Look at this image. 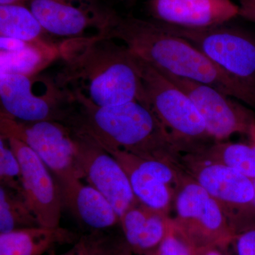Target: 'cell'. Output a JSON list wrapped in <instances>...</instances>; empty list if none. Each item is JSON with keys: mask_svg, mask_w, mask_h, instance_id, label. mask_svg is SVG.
Listing matches in <instances>:
<instances>
[{"mask_svg": "<svg viewBox=\"0 0 255 255\" xmlns=\"http://www.w3.org/2000/svg\"><path fill=\"white\" fill-rule=\"evenodd\" d=\"M62 67L54 77L70 94L99 107L146 103L135 55L124 44L104 36L60 41Z\"/></svg>", "mask_w": 255, "mask_h": 255, "instance_id": "cell-1", "label": "cell"}, {"mask_svg": "<svg viewBox=\"0 0 255 255\" xmlns=\"http://www.w3.org/2000/svg\"><path fill=\"white\" fill-rule=\"evenodd\" d=\"M104 37L122 42L161 73L205 84L255 108V84L233 76L182 37L154 20L116 14Z\"/></svg>", "mask_w": 255, "mask_h": 255, "instance_id": "cell-2", "label": "cell"}, {"mask_svg": "<svg viewBox=\"0 0 255 255\" xmlns=\"http://www.w3.org/2000/svg\"><path fill=\"white\" fill-rule=\"evenodd\" d=\"M65 124L85 132L105 150L176 164L180 151L148 105L139 101L99 107L78 94Z\"/></svg>", "mask_w": 255, "mask_h": 255, "instance_id": "cell-3", "label": "cell"}, {"mask_svg": "<svg viewBox=\"0 0 255 255\" xmlns=\"http://www.w3.org/2000/svg\"><path fill=\"white\" fill-rule=\"evenodd\" d=\"M135 57L146 103L179 151L187 153L214 142L189 96L158 70Z\"/></svg>", "mask_w": 255, "mask_h": 255, "instance_id": "cell-4", "label": "cell"}, {"mask_svg": "<svg viewBox=\"0 0 255 255\" xmlns=\"http://www.w3.org/2000/svg\"><path fill=\"white\" fill-rule=\"evenodd\" d=\"M173 204L172 224L196 251L225 247L234 241L236 233L217 201L186 172Z\"/></svg>", "mask_w": 255, "mask_h": 255, "instance_id": "cell-5", "label": "cell"}, {"mask_svg": "<svg viewBox=\"0 0 255 255\" xmlns=\"http://www.w3.org/2000/svg\"><path fill=\"white\" fill-rule=\"evenodd\" d=\"M1 112L23 122L55 121L65 123L73 97L54 78L15 73L0 75Z\"/></svg>", "mask_w": 255, "mask_h": 255, "instance_id": "cell-6", "label": "cell"}, {"mask_svg": "<svg viewBox=\"0 0 255 255\" xmlns=\"http://www.w3.org/2000/svg\"><path fill=\"white\" fill-rule=\"evenodd\" d=\"M183 158L185 172L217 201L236 236L255 227L253 180L224 164L189 153Z\"/></svg>", "mask_w": 255, "mask_h": 255, "instance_id": "cell-7", "label": "cell"}, {"mask_svg": "<svg viewBox=\"0 0 255 255\" xmlns=\"http://www.w3.org/2000/svg\"><path fill=\"white\" fill-rule=\"evenodd\" d=\"M0 133V137H14L28 146L46 164L58 185L81 179L73 132L66 124L55 121L23 122L1 112Z\"/></svg>", "mask_w": 255, "mask_h": 255, "instance_id": "cell-8", "label": "cell"}, {"mask_svg": "<svg viewBox=\"0 0 255 255\" xmlns=\"http://www.w3.org/2000/svg\"><path fill=\"white\" fill-rule=\"evenodd\" d=\"M156 22L164 31L190 42L228 73L255 84V41L241 30L226 23L189 28Z\"/></svg>", "mask_w": 255, "mask_h": 255, "instance_id": "cell-9", "label": "cell"}, {"mask_svg": "<svg viewBox=\"0 0 255 255\" xmlns=\"http://www.w3.org/2000/svg\"><path fill=\"white\" fill-rule=\"evenodd\" d=\"M26 5L50 36L64 40L103 36L117 14L99 0H29Z\"/></svg>", "mask_w": 255, "mask_h": 255, "instance_id": "cell-10", "label": "cell"}, {"mask_svg": "<svg viewBox=\"0 0 255 255\" xmlns=\"http://www.w3.org/2000/svg\"><path fill=\"white\" fill-rule=\"evenodd\" d=\"M71 130L80 177L86 179L90 185L105 196L120 218L126 210L138 200L127 173L118 161L95 139L85 132Z\"/></svg>", "mask_w": 255, "mask_h": 255, "instance_id": "cell-11", "label": "cell"}, {"mask_svg": "<svg viewBox=\"0 0 255 255\" xmlns=\"http://www.w3.org/2000/svg\"><path fill=\"white\" fill-rule=\"evenodd\" d=\"M161 73L189 96L214 141H223L236 133L251 135L254 114L232 97L205 84Z\"/></svg>", "mask_w": 255, "mask_h": 255, "instance_id": "cell-12", "label": "cell"}, {"mask_svg": "<svg viewBox=\"0 0 255 255\" xmlns=\"http://www.w3.org/2000/svg\"><path fill=\"white\" fill-rule=\"evenodd\" d=\"M5 140L19 162L23 196L40 226L59 227L64 208L55 177L43 160L26 144L14 137Z\"/></svg>", "mask_w": 255, "mask_h": 255, "instance_id": "cell-13", "label": "cell"}, {"mask_svg": "<svg viewBox=\"0 0 255 255\" xmlns=\"http://www.w3.org/2000/svg\"><path fill=\"white\" fill-rule=\"evenodd\" d=\"M146 9L154 21L189 28L226 24L239 14L233 0H147Z\"/></svg>", "mask_w": 255, "mask_h": 255, "instance_id": "cell-14", "label": "cell"}, {"mask_svg": "<svg viewBox=\"0 0 255 255\" xmlns=\"http://www.w3.org/2000/svg\"><path fill=\"white\" fill-rule=\"evenodd\" d=\"M63 208L92 231H105L120 223V218L103 194L75 178L59 184Z\"/></svg>", "mask_w": 255, "mask_h": 255, "instance_id": "cell-15", "label": "cell"}, {"mask_svg": "<svg viewBox=\"0 0 255 255\" xmlns=\"http://www.w3.org/2000/svg\"><path fill=\"white\" fill-rule=\"evenodd\" d=\"M168 215L151 209L137 200L120 217L124 240L133 254H153L168 233Z\"/></svg>", "mask_w": 255, "mask_h": 255, "instance_id": "cell-16", "label": "cell"}, {"mask_svg": "<svg viewBox=\"0 0 255 255\" xmlns=\"http://www.w3.org/2000/svg\"><path fill=\"white\" fill-rule=\"evenodd\" d=\"M80 236L63 227L25 228L0 234V255H43L57 246L74 245Z\"/></svg>", "mask_w": 255, "mask_h": 255, "instance_id": "cell-17", "label": "cell"}, {"mask_svg": "<svg viewBox=\"0 0 255 255\" xmlns=\"http://www.w3.org/2000/svg\"><path fill=\"white\" fill-rule=\"evenodd\" d=\"M117 159L127 174L135 197L151 209L168 215L177 190L137 167L127 152L106 150Z\"/></svg>", "mask_w": 255, "mask_h": 255, "instance_id": "cell-18", "label": "cell"}, {"mask_svg": "<svg viewBox=\"0 0 255 255\" xmlns=\"http://www.w3.org/2000/svg\"><path fill=\"white\" fill-rule=\"evenodd\" d=\"M250 136L251 144L214 141L189 154L204 160L226 164L255 180V125Z\"/></svg>", "mask_w": 255, "mask_h": 255, "instance_id": "cell-19", "label": "cell"}, {"mask_svg": "<svg viewBox=\"0 0 255 255\" xmlns=\"http://www.w3.org/2000/svg\"><path fill=\"white\" fill-rule=\"evenodd\" d=\"M0 36L31 43L55 42L26 4L0 5Z\"/></svg>", "mask_w": 255, "mask_h": 255, "instance_id": "cell-20", "label": "cell"}, {"mask_svg": "<svg viewBox=\"0 0 255 255\" xmlns=\"http://www.w3.org/2000/svg\"><path fill=\"white\" fill-rule=\"evenodd\" d=\"M60 43H28L22 49L1 51V73L38 75L55 60L60 59Z\"/></svg>", "mask_w": 255, "mask_h": 255, "instance_id": "cell-21", "label": "cell"}, {"mask_svg": "<svg viewBox=\"0 0 255 255\" xmlns=\"http://www.w3.org/2000/svg\"><path fill=\"white\" fill-rule=\"evenodd\" d=\"M38 226L39 222L24 197L0 186V234Z\"/></svg>", "mask_w": 255, "mask_h": 255, "instance_id": "cell-22", "label": "cell"}, {"mask_svg": "<svg viewBox=\"0 0 255 255\" xmlns=\"http://www.w3.org/2000/svg\"><path fill=\"white\" fill-rule=\"evenodd\" d=\"M125 240L106 233L92 231L80 236L75 244V255H120Z\"/></svg>", "mask_w": 255, "mask_h": 255, "instance_id": "cell-23", "label": "cell"}, {"mask_svg": "<svg viewBox=\"0 0 255 255\" xmlns=\"http://www.w3.org/2000/svg\"><path fill=\"white\" fill-rule=\"evenodd\" d=\"M0 184L23 196L21 166L7 140L2 137H0Z\"/></svg>", "mask_w": 255, "mask_h": 255, "instance_id": "cell-24", "label": "cell"}, {"mask_svg": "<svg viewBox=\"0 0 255 255\" xmlns=\"http://www.w3.org/2000/svg\"><path fill=\"white\" fill-rule=\"evenodd\" d=\"M150 255H198L196 250L174 228L171 220L168 233L158 249Z\"/></svg>", "mask_w": 255, "mask_h": 255, "instance_id": "cell-25", "label": "cell"}, {"mask_svg": "<svg viewBox=\"0 0 255 255\" xmlns=\"http://www.w3.org/2000/svg\"><path fill=\"white\" fill-rule=\"evenodd\" d=\"M234 241L238 255H255V227L239 233Z\"/></svg>", "mask_w": 255, "mask_h": 255, "instance_id": "cell-26", "label": "cell"}, {"mask_svg": "<svg viewBox=\"0 0 255 255\" xmlns=\"http://www.w3.org/2000/svg\"><path fill=\"white\" fill-rule=\"evenodd\" d=\"M240 16L255 23V0H244L240 11Z\"/></svg>", "mask_w": 255, "mask_h": 255, "instance_id": "cell-27", "label": "cell"}, {"mask_svg": "<svg viewBox=\"0 0 255 255\" xmlns=\"http://www.w3.org/2000/svg\"><path fill=\"white\" fill-rule=\"evenodd\" d=\"M198 255H223L217 249L215 248H204V249L197 250Z\"/></svg>", "mask_w": 255, "mask_h": 255, "instance_id": "cell-28", "label": "cell"}, {"mask_svg": "<svg viewBox=\"0 0 255 255\" xmlns=\"http://www.w3.org/2000/svg\"><path fill=\"white\" fill-rule=\"evenodd\" d=\"M29 0H0V5L27 4Z\"/></svg>", "mask_w": 255, "mask_h": 255, "instance_id": "cell-29", "label": "cell"}, {"mask_svg": "<svg viewBox=\"0 0 255 255\" xmlns=\"http://www.w3.org/2000/svg\"><path fill=\"white\" fill-rule=\"evenodd\" d=\"M48 255H76V248H75V245L72 247L71 249L69 250L68 251L65 252V253H61V254H58L55 251V249L51 250V251L48 252Z\"/></svg>", "mask_w": 255, "mask_h": 255, "instance_id": "cell-30", "label": "cell"}, {"mask_svg": "<svg viewBox=\"0 0 255 255\" xmlns=\"http://www.w3.org/2000/svg\"><path fill=\"white\" fill-rule=\"evenodd\" d=\"M120 255H133V253L130 251L129 247L128 246L127 243H124L123 248H122V252H121Z\"/></svg>", "mask_w": 255, "mask_h": 255, "instance_id": "cell-31", "label": "cell"}, {"mask_svg": "<svg viewBox=\"0 0 255 255\" xmlns=\"http://www.w3.org/2000/svg\"><path fill=\"white\" fill-rule=\"evenodd\" d=\"M253 182H254V186H255V196H254V199H253V211H254V214H255V180H253Z\"/></svg>", "mask_w": 255, "mask_h": 255, "instance_id": "cell-32", "label": "cell"}, {"mask_svg": "<svg viewBox=\"0 0 255 255\" xmlns=\"http://www.w3.org/2000/svg\"><path fill=\"white\" fill-rule=\"evenodd\" d=\"M136 1L137 0H126V1H127V4L129 5L135 4V3L136 2Z\"/></svg>", "mask_w": 255, "mask_h": 255, "instance_id": "cell-33", "label": "cell"}]
</instances>
